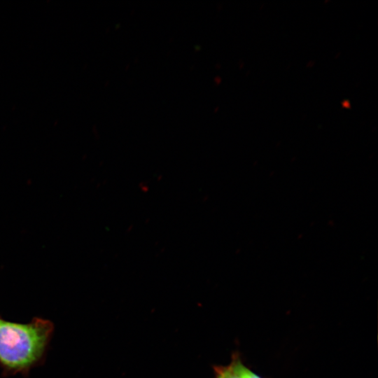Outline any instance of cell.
<instances>
[{
    "label": "cell",
    "instance_id": "cell-4",
    "mask_svg": "<svg viewBox=\"0 0 378 378\" xmlns=\"http://www.w3.org/2000/svg\"><path fill=\"white\" fill-rule=\"evenodd\" d=\"M218 378H220V377L219 376V377H218Z\"/></svg>",
    "mask_w": 378,
    "mask_h": 378
},
{
    "label": "cell",
    "instance_id": "cell-2",
    "mask_svg": "<svg viewBox=\"0 0 378 378\" xmlns=\"http://www.w3.org/2000/svg\"><path fill=\"white\" fill-rule=\"evenodd\" d=\"M241 363H235L221 372L220 377V378H244L241 374Z\"/></svg>",
    "mask_w": 378,
    "mask_h": 378
},
{
    "label": "cell",
    "instance_id": "cell-1",
    "mask_svg": "<svg viewBox=\"0 0 378 378\" xmlns=\"http://www.w3.org/2000/svg\"><path fill=\"white\" fill-rule=\"evenodd\" d=\"M52 330L46 320L21 324L0 319V361L13 369L26 368L41 356Z\"/></svg>",
    "mask_w": 378,
    "mask_h": 378
},
{
    "label": "cell",
    "instance_id": "cell-3",
    "mask_svg": "<svg viewBox=\"0 0 378 378\" xmlns=\"http://www.w3.org/2000/svg\"><path fill=\"white\" fill-rule=\"evenodd\" d=\"M241 372L244 378H260L257 374H254L253 372L250 371L248 369L246 368L242 365L241 368Z\"/></svg>",
    "mask_w": 378,
    "mask_h": 378
}]
</instances>
